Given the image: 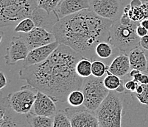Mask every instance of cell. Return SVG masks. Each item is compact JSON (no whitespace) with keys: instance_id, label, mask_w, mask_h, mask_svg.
<instances>
[{"instance_id":"obj_1","label":"cell","mask_w":148,"mask_h":127,"mask_svg":"<svg viewBox=\"0 0 148 127\" xmlns=\"http://www.w3.org/2000/svg\"><path fill=\"white\" fill-rule=\"evenodd\" d=\"M82 57L69 46L60 44L45 61L22 68L18 72L19 78L56 102H65L71 92L81 90L83 86L84 79L75 70Z\"/></svg>"},{"instance_id":"obj_2","label":"cell","mask_w":148,"mask_h":127,"mask_svg":"<svg viewBox=\"0 0 148 127\" xmlns=\"http://www.w3.org/2000/svg\"><path fill=\"white\" fill-rule=\"evenodd\" d=\"M112 23L91 9H86L59 20L52 28V33L60 44L92 60L97 45L109 42Z\"/></svg>"},{"instance_id":"obj_3","label":"cell","mask_w":148,"mask_h":127,"mask_svg":"<svg viewBox=\"0 0 148 127\" xmlns=\"http://www.w3.org/2000/svg\"><path fill=\"white\" fill-rule=\"evenodd\" d=\"M124 94L110 91L106 99L95 111L99 127H122L126 98Z\"/></svg>"},{"instance_id":"obj_4","label":"cell","mask_w":148,"mask_h":127,"mask_svg":"<svg viewBox=\"0 0 148 127\" xmlns=\"http://www.w3.org/2000/svg\"><path fill=\"white\" fill-rule=\"evenodd\" d=\"M37 7L36 0H0V26H12L29 18Z\"/></svg>"},{"instance_id":"obj_5","label":"cell","mask_w":148,"mask_h":127,"mask_svg":"<svg viewBox=\"0 0 148 127\" xmlns=\"http://www.w3.org/2000/svg\"><path fill=\"white\" fill-rule=\"evenodd\" d=\"M140 22L132 21L130 24H121L119 19L113 21L110 29L109 43L122 54H128L131 50L139 46L141 38L136 34Z\"/></svg>"},{"instance_id":"obj_6","label":"cell","mask_w":148,"mask_h":127,"mask_svg":"<svg viewBox=\"0 0 148 127\" xmlns=\"http://www.w3.org/2000/svg\"><path fill=\"white\" fill-rule=\"evenodd\" d=\"M81 90L85 98L83 106L92 112L99 108L110 93V90L105 87L103 78L91 76L83 79Z\"/></svg>"},{"instance_id":"obj_7","label":"cell","mask_w":148,"mask_h":127,"mask_svg":"<svg viewBox=\"0 0 148 127\" xmlns=\"http://www.w3.org/2000/svg\"><path fill=\"white\" fill-rule=\"evenodd\" d=\"M37 89L30 85H24L19 90L10 93L6 97L10 109L18 114L30 113L38 93Z\"/></svg>"},{"instance_id":"obj_8","label":"cell","mask_w":148,"mask_h":127,"mask_svg":"<svg viewBox=\"0 0 148 127\" xmlns=\"http://www.w3.org/2000/svg\"><path fill=\"white\" fill-rule=\"evenodd\" d=\"M122 0H90V7L97 16L114 21L119 19L123 13Z\"/></svg>"},{"instance_id":"obj_9","label":"cell","mask_w":148,"mask_h":127,"mask_svg":"<svg viewBox=\"0 0 148 127\" xmlns=\"http://www.w3.org/2000/svg\"><path fill=\"white\" fill-rule=\"evenodd\" d=\"M72 127H99V123L95 112H92L83 106L65 109Z\"/></svg>"},{"instance_id":"obj_10","label":"cell","mask_w":148,"mask_h":127,"mask_svg":"<svg viewBox=\"0 0 148 127\" xmlns=\"http://www.w3.org/2000/svg\"><path fill=\"white\" fill-rule=\"evenodd\" d=\"M0 127H31L26 115L18 114L10 109L6 97L1 98L0 103Z\"/></svg>"},{"instance_id":"obj_11","label":"cell","mask_w":148,"mask_h":127,"mask_svg":"<svg viewBox=\"0 0 148 127\" xmlns=\"http://www.w3.org/2000/svg\"><path fill=\"white\" fill-rule=\"evenodd\" d=\"M30 50L26 41L21 35L13 36L8 47L7 48V52L5 56V63L10 65H14L18 61L25 60Z\"/></svg>"},{"instance_id":"obj_12","label":"cell","mask_w":148,"mask_h":127,"mask_svg":"<svg viewBox=\"0 0 148 127\" xmlns=\"http://www.w3.org/2000/svg\"><path fill=\"white\" fill-rule=\"evenodd\" d=\"M19 35H21L26 41L29 50L57 41L52 32H49L44 28L37 26L29 33H21Z\"/></svg>"},{"instance_id":"obj_13","label":"cell","mask_w":148,"mask_h":127,"mask_svg":"<svg viewBox=\"0 0 148 127\" xmlns=\"http://www.w3.org/2000/svg\"><path fill=\"white\" fill-rule=\"evenodd\" d=\"M31 112L38 115L54 117L58 109L56 101L50 96L41 91H38Z\"/></svg>"},{"instance_id":"obj_14","label":"cell","mask_w":148,"mask_h":127,"mask_svg":"<svg viewBox=\"0 0 148 127\" xmlns=\"http://www.w3.org/2000/svg\"><path fill=\"white\" fill-rule=\"evenodd\" d=\"M89 7L90 0H62L54 12L60 20Z\"/></svg>"},{"instance_id":"obj_15","label":"cell","mask_w":148,"mask_h":127,"mask_svg":"<svg viewBox=\"0 0 148 127\" xmlns=\"http://www.w3.org/2000/svg\"><path fill=\"white\" fill-rule=\"evenodd\" d=\"M60 43L58 41H56L46 46L30 50L27 58L24 60L23 68H27L45 61L53 53L54 51L58 47Z\"/></svg>"},{"instance_id":"obj_16","label":"cell","mask_w":148,"mask_h":127,"mask_svg":"<svg viewBox=\"0 0 148 127\" xmlns=\"http://www.w3.org/2000/svg\"><path fill=\"white\" fill-rule=\"evenodd\" d=\"M29 18L33 20L36 26L44 28L52 33L53 26L59 21L55 12L48 13L38 7L33 12Z\"/></svg>"},{"instance_id":"obj_17","label":"cell","mask_w":148,"mask_h":127,"mask_svg":"<svg viewBox=\"0 0 148 127\" xmlns=\"http://www.w3.org/2000/svg\"><path fill=\"white\" fill-rule=\"evenodd\" d=\"M107 70L110 73L120 77L121 79L129 74L131 71L128 54H120L113 60L111 65L108 66Z\"/></svg>"},{"instance_id":"obj_18","label":"cell","mask_w":148,"mask_h":127,"mask_svg":"<svg viewBox=\"0 0 148 127\" xmlns=\"http://www.w3.org/2000/svg\"><path fill=\"white\" fill-rule=\"evenodd\" d=\"M128 57L131 69H136L146 73L148 65L147 56L142 48L138 46L130 51Z\"/></svg>"},{"instance_id":"obj_19","label":"cell","mask_w":148,"mask_h":127,"mask_svg":"<svg viewBox=\"0 0 148 127\" xmlns=\"http://www.w3.org/2000/svg\"><path fill=\"white\" fill-rule=\"evenodd\" d=\"M27 120L31 127H52L53 117L38 115L32 112L26 115Z\"/></svg>"},{"instance_id":"obj_20","label":"cell","mask_w":148,"mask_h":127,"mask_svg":"<svg viewBox=\"0 0 148 127\" xmlns=\"http://www.w3.org/2000/svg\"><path fill=\"white\" fill-rule=\"evenodd\" d=\"M91 65H92V62L91 60L85 57H82L79 60L78 62H77L76 66H75L77 73L83 79L91 77L92 75Z\"/></svg>"},{"instance_id":"obj_21","label":"cell","mask_w":148,"mask_h":127,"mask_svg":"<svg viewBox=\"0 0 148 127\" xmlns=\"http://www.w3.org/2000/svg\"><path fill=\"white\" fill-rule=\"evenodd\" d=\"M128 16L133 21L140 22L145 18H148V3H143L142 5L130 7Z\"/></svg>"},{"instance_id":"obj_22","label":"cell","mask_w":148,"mask_h":127,"mask_svg":"<svg viewBox=\"0 0 148 127\" xmlns=\"http://www.w3.org/2000/svg\"><path fill=\"white\" fill-rule=\"evenodd\" d=\"M114 49L116 48L109 42H100L95 48V54L100 59L106 60L114 54Z\"/></svg>"},{"instance_id":"obj_23","label":"cell","mask_w":148,"mask_h":127,"mask_svg":"<svg viewBox=\"0 0 148 127\" xmlns=\"http://www.w3.org/2000/svg\"><path fill=\"white\" fill-rule=\"evenodd\" d=\"M107 75L103 79V83L105 87L110 91H116L118 88L124 83L120 77L110 73L108 71H106Z\"/></svg>"},{"instance_id":"obj_24","label":"cell","mask_w":148,"mask_h":127,"mask_svg":"<svg viewBox=\"0 0 148 127\" xmlns=\"http://www.w3.org/2000/svg\"><path fill=\"white\" fill-rule=\"evenodd\" d=\"M84 100V94L82 90H75L71 92L67 97V102L70 106L73 107L83 106Z\"/></svg>"},{"instance_id":"obj_25","label":"cell","mask_w":148,"mask_h":127,"mask_svg":"<svg viewBox=\"0 0 148 127\" xmlns=\"http://www.w3.org/2000/svg\"><path fill=\"white\" fill-rule=\"evenodd\" d=\"M52 127H72L71 121L65 110H58L53 117Z\"/></svg>"},{"instance_id":"obj_26","label":"cell","mask_w":148,"mask_h":127,"mask_svg":"<svg viewBox=\"0 0 148 127\" xmlns=\"http://www.w3.org/2000/svg\"><path fill=\"white\" fill-rule=\"evenodd\" d=\"M36 27V24L30 18H27L19 21L14 28L16 33H28Z\"/></svg>"},{"instance_id":"obj_27","label":"cell","mask_w":148,"mask_h":127,"mask_svg":"<svg viewBox=\"0 0 148 127\" xmlns=\"http://www.w3.org/2000/svg\"><path fill=\"white\" fill-rule=\"evenodd\" d=\"M108 69V65L100 60H94L91 65L92 76L97 78H103Z\"/></svg>"},{"instance_id":"obj_28","label":"cell","mask_w":148,"mask_h":127,"mask_svg":"<svg viewBox=\"0 0 148 127\" xmlns=\"http://www.w3.org/2000/svg\"><path fill=\"white\" fill-rule=\"evenodd\" d=\"M38 7L48 13H52L57 8L61 0H36Z\"/></svg>"},{"instance_id":"obj_29","label":"cell","mask_w":148,"mask_h":127,"mask_svg":"<svg viewBox=\"0 0 148 127\" xmlns=\"http://www.w3.org/2000/svg\"><path fill=\"white\" fill-rule=\"evenodd\" d=\"M144 89L142 93L137 94L136 93H132L131 96L133 98H136L140 103L145 107H148V85H143Z\"/></svg>"},{"instance_id":"obj_30","label":"cell","mask_w":148,"mask_h":127,"mask_svg":"<svg viewBox=\"0 0 148 127\" xmlns=\"http://www.w3.org/2000/svg\"><path fill=\"white\" fill-rule=\"evenodd\" d=\"M138 83L137 81H136L134 79L128 80L125 83V88L126 91L129 92V93H135L136 90L137 86H138Z\"/></svg>"},{"instance_id":"obj_31","label":"cell","mask_w":148,"mask_h":127,"mask_svg":"<svg viewBox=\"0 0 148 127\" xmlns=\"http://www.w3.org/2000/svg\"><path fill=\"white\" fill-rule=\"evenodd\" d=\"M133 79L141 85H148V74L143 72H140Z\"/></svg>"},{"instance_id":"obj_32","label":"cell","mask_w":148,"mask_h":127,"mask_svg":"<svg viewBox=\"0 0 148 127\" xmlns=\"http://www.w3.org/2000/svg\"><path fill=\"white\" fill-rule=\"evenodd\" d=\"M139 47L142 48L145 52H148V35L141 38L139 42Z\"/></svg>"},{"instance_id":"obj_33","label":"cell","mask_w":148,"mask_h":127,"mask_svg":"<svg viewBox=\"0 0 148 127\" xmlns=\"http://www.w3.org/2000/svg\"><path fill=\"white\" fill-rule=\"evenodd\" d=\"M119 21H120L121 24L125 25L130 24V23H132V21H133L130 18V17H129L128 13H125V12H123L122 15L121 16L120 18H119Z\"/></svg>"},{"instance_id":"obj_34","label":"cell","mask_w":148,"mask_h":127,"mask_svg":"<svg viewBox=\"0 0 148 127\" xmlns=\"http://www.w3.org/2000/svg\"><path fill=\"white\" fill-rule=\"evenodd\" d=\"M136 34L139 38H142L144 36L148 35V30L139 24L136 27Z\"/></svg>"},{"instance_id":"obj_35","label":"cell","mask_w":148,"mask_h":127,"mask_svg":"<svg viewBox=\"0 0 148 127\" xmlns=\"http://www.w3.org/2000/svg\"><path fill=\"white\" fill-rule=\"evenodd\" d=\"M8 84V81L7 79V77L2 71H0V89L2 90L5 87H6Z\"/></svg>"},{"instance_id":"obj_36","label":"cell","mask_w":148,"mask_h":127,"mask_svg":"<svg viewBox=\"0 0 148 127\" xmlns=\"http://www.w3.org/2000/svg\"><path fill=\"white\" fill-rule=\"evenodd\" d=\"M142 4L143 3H142L140 0H132L130 3V5L132 7H134L140 6V5H142Z\"/></svg>"},{"instance_id":"obj_37","label":"cell","mask_w":148,"mask_h":127,"mask_svg":"<svg viewBox=\"0 0 148 127\" xmlns=\"http://www.w3.org/2000/svg\"><path fill=\"white\" fill-rule=\"evenodd\" d=\"M140 72H141L140 71L136 70V69H131V71H130V73H129V75H130V77H131L132 79H134L138 73H140Z\"/></svg>"},{"instance_id":"obj_38","label":"cell","mask_w":148,"mask_h":127,"mask_svg":"<svg viewBox=\"0 0 148 127\" xmlns=\"http://www.w3.org/2000/svg\"><path fill=\"white\" fill-rule=\"evenodd\" d=\"M140 24L148 30V18H145V19L142 20V21H140Z\"/></svg>"},{"instance_id":"obj_39","label":"cell","mask_w":148,"mask_h":127,"mask_svg":"<svg viewBox=\"0 0 148 127\" xmlns=\"http://www.w3.org/2000/svg\"><path fill=\"white\" fill-rule=\"evenodd\" d=\"M142 3H148V0H140Z\"/></svg>"},{"instance_id":"obj_40","label":"cell","mask_w":148,"mask_h":127,"mask_svg":"<svg viewBox=\"0 0 148 127\" xmlns=\"http://www.w3.org/2000/svg\"><path fill=\"white\" fill-rule=\"evenodd\" d=\"M147 60H148V55H147ZM146 73H147V74H148V65H147V69Z\"/></svg>"},{"instance_id":"obj_41","label":"cell","mask_w":148,"mask_h":127,"mask_svg":"<svg viewBox=\"0 0 148 127\" xmlns=\"http://www.w3.org/2000/svg\"><path fill=\"white\" fill-rule=\"evenodd\" d=\"M61 1H62V0H61Z\"/></svg>"}]
</instances>
